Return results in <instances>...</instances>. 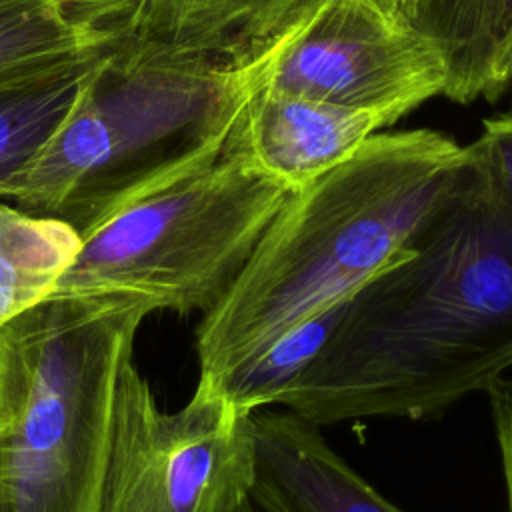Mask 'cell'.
Listing matches in <instances>:
<instances>
[{
	"mask_svg": "<svg viewBox=\"0 0 512 512\" xmlns=\"http://www.w3.org/2000/svg\"><path fill=\"white\" fill-rule=\"evenodd\" d=\"M102 54L0 94V186L72 112Z\"/></svg>",
	"mask_w": 512,
	"mask_h": 512,
	"instance_id": "5bb4252c",
	"label": "cell"
},
{
	"mask_svg": "<svg viewBox=\"0 0 512 512\" xmlns=\"http://www.w3.org/2000/svg\"><path fill=\"white\" fill-rule=\"evenodd\" d=\"M468 150L512 200V112L486 120Z\"/></svg>",
	"mask_w": 512,
	"mask_h": 512,
	"instance_id": "2e32d148",
	"label": "cell"
},
{
	"mask_svg": "<svg viewBox=\"0 0 512 512\" xmlns=\"http://www.w3.org/2000/svg\"><path fill=\"white\" fill-rule=\"evenodd\" d=\"M292 192L230 138L222 152L74 218L80 250L52 298L128 296L152 312H206Z\"/></svg>",
	"mask_w": 512,
	"mask_h": 512,
	"instance_id": "5b68a950",
	"label": "cell"
},
{
	"mask_svg": "<svg viewBox=\"0 0 512 512\" xmlns=\"http://www.w3.org/2000/svg\"><path fill=\"white\" fill-rule=\"evenodd\" d=\"M152 310L48 298L0 326V512H98L122 362Z\"/></svg>",
	"mask_w": 512,
	"mask_h": 512,
	"instance_id": "277c9868",
	"label": "cell"
},
{
	"mask_svg": "<svg viewBox=\"0 0 512 512\" xmlns=\"http://www.w3.org/2000/svg\"><path fill=\"white\" fill-rule=\"evenodd\" d=\"M116 40L108 0H0V94L98 56Z\"/></svg>",
	"mask_w": 512,
	"mask_h": 512,
	"instance_id": "8fae6325",
	"label": "cell"
},
{
	"mask_svg": "<svg viewBox=\"0 0 512 512\" xmlns=\"http://www.w3.org/2000/svg\"><path fill=\"white\" fill-rule=\"evenodd\" d=\"M372 2L378 8H382L388 16H392L396 20H402V22H408V24H410L414 4H416V0H372Z\"/></svg>",
	"mask_w": 512,
	"mask_h": 512,
	"instance_id": "ac0fdd59",
	"label": "cell"
},
{
	"mask_svg": "<svg viewBox=\"0 0 512 512\" xmlns=\"http://www.w3.org/2000/svg\"><path fill=\"white\" fill-rule=\"evenodd\" d=\"M260 512H404L376 492L324 440L318 424L294 412L254 416Z\"/></svg>",
	"mask_w": 512,
	"mask_h": 512,
	"instance_id": "ba28073f",
	"label": "cell"
},
{
	"mask_svg": "<svg viewBox=\"0 0 512 512\" xmlns=\"http://www.w3.org/2000/svg\"><path fill=\"white\" fill-rule=\"evenodd\" d=\"M262 86L388 126L442 96L446 66L428 38L372 0H310L280 32Z\"/></svg>",
	"mask_w": 512,
	"mask_h": 512,
	"instance_id": "52a82bcc",
	"label": "cell"
},
{
	"mask_svg": "<svg viewBox=\"0 0 512 512\" xmlns=\"http://www.w3.org/2000/svg\"><path fill=\"white\" fill-rule=\"evenodd\" d=\"M310 0H110L118 38L196 56L264 48Z\"/></svg>",
	"mask_w": 512,
	"mask_h": 512,
	"instance_id": "30bf717a",
	"label": "cell"
},
{
	"mask_svg": "<svg viewBox=\"0 0 512 512\" xmlns=\"http://www.w3.org/2000/svg\"><path fill=\"white\" fill-rule=\"evenodd\" d=\"M410 24L444 60L448 100L496 102L512 88V0H416Z\"/></svg>",
	"mask_w": 512,
	"mask_h": 512,
	"instance_id": "7c38bea8",
	"label": "cell"
},
{
	"mask_svg": "<svg viewBox=\"0 0 512 512\" xmlns=\"http://www.w3.org/2000/svg\"><path fill=\"white\" fill-rule=\"evenodd\" d=\"M78 250L68 220L0 202V326L52 298Z\"/></svg>",
	"mask_w": 512,
	"mask_h": 512,
	"instance_id": "4fadbf2b",
	"label": "cell"
},
{
	"mask_svg": "<svg viewBox=\"0 0 512 512\" xmlns=\"http://www.w3.org/2000/svg\"><path fill=\"white\" fill-rule=\"evenodd\" d=\"M492 422L502 458V470L508 492V512H512V380L502 376L488 386Z\"/></svg>",
	"mask_w": 512,
	"mask_h": 512,
	"instance_id": "e0dca14e",
	"label": "cell"
},
{
	"mask_svg": "<svg viewBox=\"0 0 512 512\" xmlns=\"http://www.w3.org/2000/svg\"><path fill=\"white\" fill-rule=\"evenodd\" d=\"M434 130L382 132L296 188L196 328L200 380L218 386L284 334L344 302L430 218L468 164Z\"/></svg>",
	"mask_w": 512,
	"mask_h": 512,
	"instance_id": "7a4b0ae2",
	"label": "cell"
},
{
	"mask_svg": "<svg viewBox=\"0 0 512 512\" xmlns=\"http://www.w3.org/2000/svg\"><path fill=\"white\" fill-rule=\"evenodd\" d=\"M384 128L368 112L260 86L246 104L232 142L292 190L346 160Z\"/></svg>",
	"mask_w": 512,
	"mask_h": 512,
	"instance_id": "9c48e42d",
	"label": "cell"
},
{
	"mask_svg": "<svg viewBox=\"0 0 512 512\" xmlns=\"http://www.w3.org/2000/svg\"><path fill=\"white\" fill-rule=\"evenodd\" d=\"M278 38L242 58L118 38L72 112L0 186V200L72 222L132 186L222 152L266 78Z\"/></svg>",
	"mask_w": 512,
	"mask_h": 512,
	"instance_id": "3957f363",
	"label": "cell"
},
{
	"mask_svg": "<svg viewBox=\"0 0 512 512\" xmlns=\"http://www.w3.org/2000/svg\"><path fill=\"white\" fill-rule=\"evenodd\" d=\"M236 512H260V510L256 508V504H254L252 500H246L244 504H240V506L236 508Z\"/></svg>",
	"mask_w": 512,
	"mask_h": 512,
	"instance_id": "d6986e66",
	"label": "cell"
},
{
	"mask_svg": "<svg viewBox=\"0 0 512 512\" xmlns=\"http://www.w3.org/2000/svg\"><path fill=\"white\" fill-rule=\"evenodd\" d=\"M344 302L312 316L298 328L284 334L254 362L224 378L216 390L246 414H254V410L262 406L278 404L284 392L310 366L334 332L342 316Z\"/></svg>",
	"mask_w": 512,
	"mask_h": 512,
	"instance_id": "9a60e30c",
	"label": "cell"
},
{
	"mask_svg": "<svg viewBox=\"0 0 512 512\" xmlns=\"http://www.w3.org/2000/svg\"><path fill=\"white\" fill-rule=\"evenodd\" d=\"M254 478L252 414L200 378L164 412L132 356L122 362L98 512H236Z\"/></svg>",
	"mask_w": 512,
	"mask_h": 512,
	"instance_id": "8992f818",
	"label": "cell"
},
{
	"mask_svg": "<svg viewBox=\"0 0 512 512\" xmlns=\"http://www.w3.org/2000/svg\"><path fill=\"white\" fill-rule=\"evenodd\" d=\"M510 366L512 200L470 154L408 244L350 294L278 404L318 426L430 420Z\"/></svg>",
	"mask_w": 512,
	"mask_h": 512,
	"instance_id": "6da1fadb",
	"label": "cell"
}]
</instances>
